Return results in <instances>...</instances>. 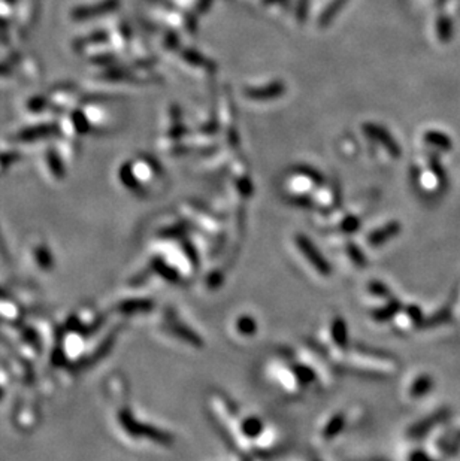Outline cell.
Segmentation results:
<instances>
[{
  "label": "cell",
  "mask_w": 460,
  "mask_h": 461,
  "mask_svg": "<svg viewBox=\"0 0 460 461\" xmlns=\"http://www.w3.org/2000/svg\"><path fill=\"white\" fill-rule=\"evenodd\" d=\"M296 246H298L299 253L307 258L308 264H311L314 269H316L320 276H324V278L330 276L332 267L329 266V263L326 260H324L321 253L305 238V236H300V234L298 236Z\"/></svg>",
  "instance_id": "cell-1"
},
{
  "label": "cell",
  "mask_w": 460,
  "mask_h": 461,
  "mask_svg": "<svg viewBox=\"0 0 460 461\" xmlns=\"http://www.w3.org/2000/svg\"><path fill=\"white\" fill-rule=\"evenodd\" d=\"M239 432L244 439L246 441H259L265 433V424L263 420L251 415V417H245L239 423Z\"/></svg>",
  "instance_id": "cell-2"
},
{
  "label": "cell",
  "mask_w": 460,
  "mask_h": 461,
  "mask_svg": "<svg viewBox=\"0 0 460 461\" xmlns=\"http://www.w3.org/2000/svg\"><path fill=\"white\" fill-rule=\"evenodd\" d=\"M235 329H237L238 334L242 337H251L257 333V321L256 318L250 317V315H241L238 317L237 322H235Z\"/></svg>",
  "instance_id": "cell-3"
},
{
  "label": "cell",
  "mask_w": 460,
  "mask_h": 461,
  "mask_svg": "<svg viewBox=\"0 0 460 461\" xmlns=\"http://www.w3.org/2000/svg\"><path fill=\"white\" fill-rule=\"evenodd\" d=\"M342 427H344V417L341 413H336L335 417H332L329 420L328 424H324L323 432H321V437L324 441H326V439L329 441L342 430Z\"/></svg>",
  "instance_id": "cell-4"
},
{
  "label": "cell",
  "mask_w": 460,
  "mask_h": 461,
  "mask_svg": "<svg viewBox=\"0 0 460 461\" xmlns=\"http://www.w3.org/2000/svg\"><path fill=\"white\" fill-rule=\"evenodd\" d=\"M330 334L335 345L344 346L347 343V332H345V324L342 318H335L330 327Z\"/></svg>",
  "instance_id": "cell-5"
}]
</instances>
